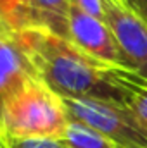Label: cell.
I'll list each match as a JSON object with an SVG mask.
<instances>
[{"mask_svg": "<svg viewBox=\"0 0 147 148\" xmlns=\"http://www.w3.org/2000/svg\"><path fill=\"white\" fill-rule=\"evenodd\" d=\"M16 36L37 67L40 79L59 97L123 103V95L112 76L116 66L101 62L71 41L43 29H24Z\"/></svg>", "mask_w": 147, "mask_h": 148, "instance_id": "cell-1", "label": "cell"}, {"mask_svg": "<svg viewBox=\"0 0 147 148\" xmlns=\"http://www.w3.org/2000/svg\"><path fill=\"white\" fill-rule=\"evenodd\" d=\"M69 122L62 97L52 91L40 77L28 81L0 110V127L9 138L61 140Z\"/></svg>", "mask_w": 147, "mask_h": 148, "instance_id": "cell-2", "label": "cell"}, {"mask_svg": "<svg viewBox=\"0 0 147 148\" xmlns=\"http://www.w3.org/2000/svg\"><path fill=\"white\" fill-rule=\"evenodd\" d=\"M69 119L88 124L119 148H147V127L125 103L94 98H62Z\"/></svg>", "mask_w": 147, "mask_h": 148, "instance_id": "cell-3", "label": "cell"}, {"mask_svg": "<svg viewBox=\"0 0 147 148\" xmlns=\"http://www.w3.org/2000/svg\"><path fill=\"white\" fill-rule=\"evenodd\" d=\"M69 41L101 62L130 69L106 21L92 17L76 7H71L69 10Z\"/></svg>", "mask_w": 147, "mask_h": 148, "instance_id": "cell-4", "label": "cell"}, {"mask_svg": "<svg viewBox=\"0 0 147 148\" xmlns=\"http://www.w3.org/2000/svg\"><path fill=\"white\" fill-rule=\"evenodd\" d=\"M104 21L112 31L128 66L147 79V24L118 0H102Z\"/></svg>", "mask_w": 147, "mask_h": 148, "instance_id": "cell-5", "label": "cell"}, {"mask_svg": "<svg viewBox=\"0 0 147 148\" xmlns=\"http://www.w3.org/2000/svg\"><path fill=\"white\" fill-rule=\"evenodd\" d=\"M35 77H40L37 67L17 36H0V110L9 97Z\"/></svg>", "mask_w": 147, "mask_h": 148, "instance_id": "cell-6", "label": "cell"}, {"mask_svg": "<svg viewBox=\"0 0 147 148\" xmlns=\"http://www.w3.org/2000/svg\"><path fill=\"white\" fill-rule=\"evenodd\" d=\"M71 0H28V29H43L69 41Z\"/></svg>", "mask_w": 147, "mask_h": 148, "instance_id": "cell-7", "label": "cell"}, {"mask_svg": "<svg viewBox=\"0 0 147 148\" xmlns=\"http://www.w3.org/2000/svg\"><path fill=\"white\" fill-rule=\"evenodd\" d=\"M112 76L123 95V103L135 112L147 127V79L125 67H114Z\"/></svg>", "mask_w": 147, "mask_h": 148, "instance_id": "cell-8", "label": "cell"}, {"mask_svg": "<svg viewBox=\"0 0 147 148\" xmlns=\"http://www.w3.org/2000/svg\"><path fill=\"white\" fill-rule=\"evenodd\" d=\"M59 141L66 148H119L97 129L73 119H69L68 127Z\"/></svg>", "mask_w": 147, "mask_h": 148, "instance_id": "cell-9", "label": "cell"}, {"mask_svg": "<svg viewBox=\"0 0 147 148\" xmlns=\"http://www.w3.org/2000/svg\"><path fill=\"white\" fill-rule=\"evenodd\" d=\"M0 7L5 21L14 33L24 31L30 28L28 21V0H0Z\"/></svg>", "mask_w": 147, "mask_h": 148, "instance_id": "cell-10", "label": "cell"}, {"mask_svg": "<svg viewBox=\"0 0 147 148\" xmlns=\"http://www.w3.org/2000/svg\"><path fill=\"white\" fill-rule=\"evenodd\" d=\"M9 148H66L54 138H9Z\"/></svg>", "mask_w": 147, "mask_h": 148, "instance_id": "cell-11", "label": "cell"}, {"mask_svg": "<svg viewBox=\"0 0 147 148\" xmlns=\"http://www.w3.org/2000/svg\"><path fill=\"white\" fill-rule=\"evenodd\" d=\"M71 7H76L81 12L104 21V5H102V0H71Z\"/></svg>", "mask_w": 147, "mask_h": 148, "instance_id": "cell-12", "label": "cell"}, {"mask_svg": "<svg viewBox=\"0 0 147 148\" xmlns=\"http://www.w3.org/2000/svg\"><path fill=\"white\" fill-rule=\"evenodd\" d=\"M118 2L147 24V0H118Z\"/></svg>", "mask_w": 147, "mask_h": 148, "instance_id": "cell-13", "label": "cell"}, {"mask_svg": "<svg viewBox=\"0 0 147 148\" xmlns=\"http://www.w3.org/2000/svg\"><path fill=\"white\" fill-rule=\"evenodd\" d=\"M16 33L12 31V28L9 26V23L5 21L3 17V12H2V7H0V36H14Z\"/></svg>", "mask_w": 147, "mask_h": 148, "instance_id": "cell-14", "label": "cell"}, {"mask_svg": "<svg viewBox=\"0 0 147 148\" xmlns=\"http://www.w3.org/2000/svg\"><path fill=\"white\" fill-rule=\"evenodd\" d=\"M0 148H9V145H7V138L0 133Z\"/></svg>", "mask_w": 147, "mask_h": 148, "instance_id": "cell-15", "label": "cell"}, {"mask_svg": "<svg viewBox=\"0 0 147 148\" xmlns=\"http://www.w3.org/2000/svg\"><path fill=\"white\" fill-rule=\"evenodd\" d=\"M0 133H2V131H0ZM2 134H3V133H2Z\"/></svg>", "mask_w": 147, "mask_h": 148, "instance_id": "cell-16", "label": "cell"}]
</instances>
